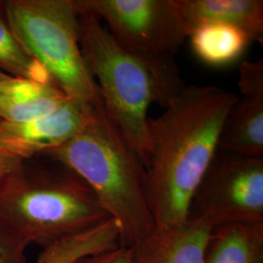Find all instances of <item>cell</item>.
<instances>
[{
  "instance_id": "1",
  "label": "cell",
  "mask_w": 263,
  "mask_h": 263,
  "mask_svg": "<svg viewBox=\"0 0 263 263\" xmlns=\"http://www.w3.org/2000/svg\"><path fill=\"white\" fill-rule=\"evenodd\" d=\"M238 99L216 86H185L164 112L148 119L147 199L154 229L188 221L192 196L218 149L226 116Z\"/></svg>"
},
{
  "instance_id": "2",
  "label": "cell",
  "mask_w": 263,
  "mask_h": 263,
  "mask_svg": "<svg viewBox=\"0 0 263 263\" xmlns=\"http://www.w3.org/2000/svg\"><path fill=\"white\" fill-rule=\"evenodd\" d=\"M48 155L76 173L93 189L120 229V246L133 249L154 229L147 199L146 168L104 110L89 108L81 130Z\"/></svg>"
},
{
  "instance_id": "3",
  "label": "cell",
  "mask_w": 263,
  "mask_h": 263,
  "mask_svg": "<svg viewBox=\"0 0 263 263\" xmlns=\"http://www.w3.org/2000/svg\"><path fill=\"white\" fill-rule=\"evenodd\" d=\"M111 216L76 173L48 155L24 160L3 179L0 226L42 249Z\"/></svg>"
},
{
  "instance_id": "4",
  "label": "cell",
  "mask_w": 263,
  "mask_h": 263,
  "mask_svg": "<svg viewBox=\"0 0 263 263\" xmlns=\"http://www.w3.org/2000/svg\"><path fill=\"white\" fill-rule=\"evenodd\" d=\"M78 15L104 20L121 47L151 76L154 103L166 107L185 88L176 56L188 37L175 0H73Z\"/></svg>"
},
{
  "instance_id": "5",
  "label": "cell",
  "mask_w": 263,
  "mask_h": 263,
  "mask_svg": "<svg viewBox=\"0 0 263 263\" xmlns=\"http://www.w3.org/2000/svg\"><path fill=\"white\" fill-rule=\"evenodd\" d=\"M79 24L81 53L104 110L146 168L151 151L147 111L154 103L151 76L116 42L101 20L79 15Z\"/></svg>"
},
{
  "instance_id": "6",
  "label": "cell",
  "mask_w": 263,
  "mask_h": 263,
  "mask_svg": "<svg viewBox=\"0 0 263 263\" xmlns=\"http://www.w3.org/2000/svg\"><path fill=\"white\" fill-rule=\"evenodd\" d=\"M14 35L65 94L85 104H101L79 42V15L73 0H5Z\"/></svg>"
},
{
  "instance_id": "7",
  "label": "cell",
  "mask_w": 263,
  "mask_h": 263,
  "mask_svg": "<svg viewBox=\"0 0 263 263\" xmlns=\"http://www.w3.org/2000/svg\"><path fill=\"white\" fill-rule=\"evenodd\" d=\"M188 220L213 228L263 222V157L217 149L192 196Z\"/></svg>"
},
{
  "instance_id": "8",
  "label": "cell",
  "mask_w": 263,
  "mask_h": 263,
  "mask_svg": "<svg viewBox=\"0 0 263 263\" xmlns=\"http://www.w3.org/2000/svg\"><path fill=\"white\" fill-rule=\"evenodd\" d=\"M91 105L68 98L55 110L37 118L26 122H0V148L23 160L57 148L81 130Z\"/></svg>"
},
{
  "instance_id": "9",
  "label": "cell",
  "mask_w": 263,
  "mask_h": 263,
  "mask_svg": "<svg viewBox=\"0 0 263 263\" xmlns=\"http://www.w3.org/2000/svg\"><path fill=\"white\" fill-rule=\"evenodd\" d=\"M235 104L226 116L218 149L249 157H263V60L240 66Z\"/></svg>"
},
{
  "instance_id": "10",
  "label": "cell",
  "mask_w": 263,
  "mask_h": 263,
  "mask_svg": "<svg viewBox=\"0 0 263 263\" xmlns=\"http://www.w3.org/2000/svg\"><path fill=\"white\" fill-rule=\"evenodd\" d=\"M212 229L201 220L153 229L133 248V263H204Z\"/></svg>"
},
{
  "instance_id": "11",
  "label": "cell",
  "mask_w": 263,
  "mask_h": 263,
  "mask_svg": "<svg viewBox=\"0 0 263 263\" xmlns=\"http://www.w3.org/2000/svg\"><path fill=\"white\" fill-rule=\"evenodd\" d=\"M68 97L55 82L11 77L0 81V122L20 123L55 110Z\"/></svg>"
},
{
  "instance_id": "12",
  "label": "cell",
  "mask_w": 263,
  "mask_h": 263,
  "mask_svg": "<svg viewBox=\"0 0 263 263\" xmlns=\"http://www.w3.org/2000/svg\"><path fill=\"white\" fill-rule=\"evenodd\" d=\"M185 22L188 34L205 23H221L245 31L262 42V0H175Z\"/></svg>"
},
{
  "instance_id": "13",
  "label": "cell",
  "mask_w": 263,
  "mask_h": 263,
  "mask_svg": "<svg viewBox=\"0 0 263 263\" xmlns=\"http://www.w3.org/2000/svg\"><path fill=\"white\" fill-rule=\"evenodd\" d=\"M204 263H263V222L213 228Z\"/></svg>"
},
{
  "instance_id": "14",
  "label": "cell",
  "mask_w": 263,
  "mask_h": 263,
  "mask_svg": "<svg viewBox=\"0 0 263 263\" xmlns=\"http://www.w3.org/2000/svg\"><path fill=\"white\" fill-rule=\"evenodd\" d=\"M118 247H120V229L112 217H109L42 249L38 254L37 263H73Z\"/></svg>"
},
{
  "instance_id": "15",
  "label": "cell",
  "mask_w": 263,
  "mask_h": 263,
  "mask_svg": "<svg viewBox=\"0 0 263 263\" xmlns=\"http://www.w3.org/2000/svg\"><path fill=\"white\" fill-rule=\"evenodd\" d=\"M188 37L198 59L217 67L233 64L253 42L242 29L221 23L198 25L190 30Z\"/></svg>"
},
{
  "instance_id": "16",
  "label": "cell",
  "mask_w": 263,
  "mask_h": 263,
  "mask_svg": "<svg viewBox=\"0 0 263 263\" xmlns=\"http://www.w3.org/2000/svg\"><path fill=\"white\" fill-rule=\"evenodd\" d=\"M0 71L11 77L38 82H54L47 71L33 60L14 35L7 20L4 1L0 0Z\"/></svg>"
},
{
  "instance_id": "17",
  "label": "cell",
  "mask_w": 263,
  "mask_h": 263,
  "mask_svg": "<svg viewBox=\"0 0 263 263\" xmlns=\"http://www.w3.org/2000/svg\"><path fill=\"white\" fill-rule=\"evenodd\" d=\"M28 245L0 226V263H28Z\"/></svg>"
},
{
  "instance_id": "18",
  "label": "cell",
  "mask_w": 263,
  "mask_h": 263,
  "mask_svg": "<svg viewBox=\"0 0 263 263\" xmlns=\"http://www.w3.org/2000/svg\"><path fill=\"white\" fill-rule=\"evenodd\" d=\"M73 263H133V249L120 246L112 251L89 256Z\"/></svg>"
},
{
  "instance_id": "19",
  "label": "cell",
  "mask_w": 263,
  "mask_h": 263,
  "mask_svg": "<svg viewBox=\"0 0 263 263\" xmlns=\"http://www.w3.org/2000/svg\"><path fill=\"white\" fill-rule=\"evenodd\" d=\"M24 160L0 148V179H6L19 168Z\"/></svg>"
},
{
  "instance_id": "20",
  "label": "cell",
  "mask_w": 263,
  "mask_h": 263,
  "mask_svg": "<svg viewBox=\"0 0 263 263\" xmlns=\"http://www.w3.org/2000/svg\"><path fill=\"white\" fill-rule=\"evenodd\" d=\"M9 76H7V74H4L3 72H1L0 71V81H2V80H4V79H6V78H8Z\"/></svg>"
},
{
  "instance_id": "21",
  "label": "cell",
  "mask_w": 263,
  "mask_h": 263,
  "mask_svg": "<svg viewBox=\"0 0 263 263\" xmlns=\"http://www.w3.org/2000/svg\"><path fill=\"white\" fill-rule=\"evenodd\" d=\"M2 182H3V179H0V188L2 186Z\"/></svg>"
}]
</instances>
